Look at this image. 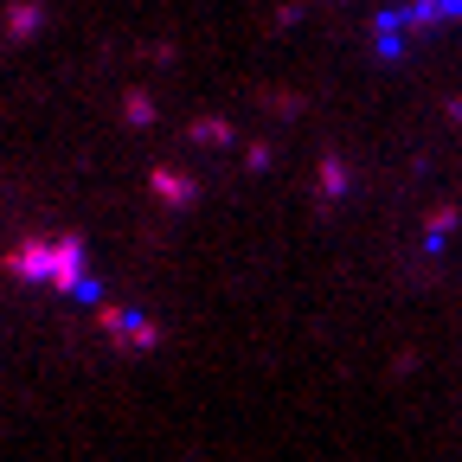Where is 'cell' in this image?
<instances>
[{"label": "cell", "mask_w": 462, "mask_h": 462, "mask_svg": "<svg viewBox=\"0 0 462 462\" xmlns=\"http://www.w3.org/2000/svg\"><path fill=\"white\" fill-rule=\"evenodd\" d=\"M7 270L26 276V282H39V289H58V296L97 302V282H90V263H84L78 238H32L20 251H7Z\"/></svg>", "instance_id": "cell-1"}]
</instances>
